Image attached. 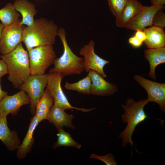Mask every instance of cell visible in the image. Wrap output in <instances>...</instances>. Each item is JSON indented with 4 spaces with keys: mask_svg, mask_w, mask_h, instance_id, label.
<instances>
[{
    "mask_svg": "<svg viewBox=\"0 0 165 165\" xmlns=\"http://www.w3.org/2000/svg\"><path fill=\"white\" fill-rule=\"evenodd\" d=\"M58 29L52 20L44 18L36 19L33 25L25 27L22 41L27 51L37 47L53 45L55 43Z\"/></svg>",
    "mask_w": 165,
    "mask_h": 165,
    "instance_id": "6da1fadb",
    "label": "cell"
},
{
    "mask_svg": "<svg viewBox=\"0 0 165 165\" xmlns=\"http://www.w3.org/2000/svg\"><path fill=\"white\" fill-rule=\"evenodd\" d=\"M0 57L6 64L9 74L8 80L14 88L19 89L31 75L28 51L20 42L13 50Z\"/></svg>",
    "mask_w": 165,
    "mask_h": 165,
    "instance_id": "7a4b0ae2",
    "label": "cell"
},
{
    "mask_svg": "<svg viewBox=\"0 0 165 165\" xmlns=\"http://www.w3.org/2000/svg\"><path fill=\"white\" fill-rule=\"evenodd\" d=\"M147 99L135 101L132 98H129L125 104L121 105L124 112L122 116V120L127 126L119 137L122 139V145L125 147L130 143L133 145L132 136L136 127L148 117L144 110V107L149 102Z\"/></svg>",
    "mask_w": 165,
    "mask_h": 165,
    "instance_id": "3957f363",
    "label": "cell"
},
{
    "mask_svg": "<svg viewBox=\"0 0 165 165\" xmlns=\"http://www.w3.org/2000/svg\"><path fill=\"white\" fill-rule=\"evenodd\" d=\"M57 36L59 37L63 44V52L60 57L55 59L53 64L54 67L50 70L49 73L58 72L64 76L80 74L85 71L83 58L75 54L69 46L64 28L58 29Z\"/></svg>",
    "mask_w": 165,
    "mask_h": 165,
    "instance_id": "277c9868",
    "label": "cell"
},
{
    "mask_svg": "<svg viewBox=\"0 0 165 165\" xmlns=\"http://www.w3.org/2000/svg\"><path fill=\"white\" fill-rule=\"evenodd\" d=\"M31 75H43L53 64L56 55L53 45L37 47L28 51Z\"/></svg>",
    "mask_w": 165,
    "mask_h": 165,
    "instance_id": "5b68a950",
    "label": "cell"
},
{
    "mask_svg": "<svg viewBox=\"0 0 165 165\" xmlns=\"http://www.w3.org/2000/svg\"><path fill=\"white\" fill-rule=\"evenodd\" d=\"M64 76L56 72L47 74L46 88L49 90L53 100L54 104L65 111L75 109L84 112H88L95 109V108H85L72 106L69 102L61 87V82Z\"/></svg>",
    "mask_w": 165,
    "mask_h": 165,
    "instance_id": "8992f818",
    "label": "cell"
},
{
    "mask_svg": "<svg viewBox=\"0 0 165 165\" xmlns=\"http://www.w3.org/2000/svg\"><path fill=\"white\" fill-rule=\"evenodd\" d=\"M47 81V74L31 75L19 88L29 96L30 110L33 115L35 114L36 105L44 93Z\"/></svg>",
    "mask_w": 165,
    "mask_h": 165,
    "instance_id": "52a82bcc",
    "label": "cell"
},
{
    "mask_svg": "<svg viewBox=\"0 0 165 165\" xmlns=\"http://www.w3.org/2000/svg\"><path fill=\"white\" fill-rule=\"evenodd\" d=\"M20 19L4 27L0 39V53L4 55L13 50L22 41L25 27L21 24Z\"/></svg>",
    "mask_w": 165,
    "mask_h": 165,
    "instance_id": "ba28073f",
    "label": "cell"
},
{
    "mask_svg": "<svg viewBox=\"0 0 165 165\" xmlns=\"http://www.w3.org/2000/svg\"><path fill=\"white\" fill-rule=\"evenodd\" d=\"M95 45L94 42L91 40L87 44L80 48L79 53L81 56H83L85 71L88 73L90 70H94L105 78L107 76L103 68L109 62L101 58L95 53Z\"/></svg>",
    "mask_w": 165,
    "mask_h": 165,
    "instance_id": "9c48e42d",
    "label": "cell"
},
{
    "mask_svg": "<svg viewBox=\"0 0 165 165\" xmlns=\"http://www.w3.org/2000/svg\"><path fill=\"white\" fill-rule=\"evenodd\" d=\"M134 79L145 90L149 102L157 103L160 110L165 112V83L151 81L138 75H134Z\"/></svg>",
    "mask_w": 165,
    "mask_h": 165,
    "instance_id": "30bf717a",
    "label": "cell"
},
{
    "mask_svg": "<svg viewBox=\"0 0 165 165\" xmlns=\"http://www.w3.org/2000/svg\"><path fill=\"white\" fill-rule=\"evenodd\" d=\"M163 5L143 6L139 12L127 24L125 28L134 31L143 30L146 27L152 26L153 17L159 10L163 9Z\"/></svg>",
    "mask_w": 165,
    "mask_h": 165,
    "instance_id": "8fae6325",
    "label": "cell"
},
{
    "mask_svg": "<svg viewBox=\"0 0 165 165\" xmlns=\"http://www.w3.org/2000/svg\"><path fill=\"white\" fill-rule=\"evenodd\" d=\"M30 103L29 96L22 90L12 95H7L0 102V118L7 117L9 114L16 115L21 106Z\"/></svg>",
    "mask_w": 165,
    "mask_h": 165,
    "instance_id": "7c38bea8",
    "label": "cell"
},
{
    "mask_svg": "<svg viewBox=\"0 0 165 165\" xmlns=\"http://www.w3.org/2000/svg\"><path fill=\"white\" fill-rule=\"evenodd\" d=\"M88 75L91 80V94L99 96H109L118 92L117 86L105 80L102 76L96 71L90 70Z\"/></svg>",
    "mask_w": 165,
    "mask_h": 165,
    "instance_id": "4fadbf2b",
    "label": "cell"
},
{
    "mask_svg": "<svg viewBox=\"0 0 165 165\" xmlns=\"http://www.w3.org/2000/svg\"><path fill=\"white\" fill-rule=\"evenodd\" d=\"M74 118L73 115L66 113L64 110L53 104L48 113L47 119L50 123L53 124L57 129L63 128L64 127L74 129L75 127L72 123Z\"/></svg>",
    "mask_w": 165,
    "mask_h": 165,
    "instance_id": "5bb4252c",
    "label": "cell"
},
{
    "mask_svg": "<svg viewBox=\"0 0 165 165\" xmlns=\"http://www.w3.org/2000/svg\"><path fill=\"white\" fill-rule=\"evenodd\" d=\"M143 7L138 0H128L120 15L116 17V26L125 28L128 23L139 12Z\"/></svg>",
    "mask_w": 165,
    "mask_h": 165,
    "instance_id": "9a60e30c",
    "label": "cell"
},
{
    "mask_svg": "<svg viewBox=\"0 0 165 165\" xmlns=\"http://www.w3.org/2000/svg\"><path fill=\"white\" fill-rule=\"evenodd\" d=\"M13 5L16 10L19 12L22 16L21 24L31 26L33 24L34 16L37 13L33 4L27 0H15Z\"/></svg>",
    "mask_w": 165,
    "mask_h": 165,
    "instance_id": "2e32d148",
    "label": "cell"
},
{
    "mask_svg": "<svg viewBox=\"0 0 165 165\" xmlns=\"http://www.w3.org/2000/svg\"><path fill=\"white\" fill-rule=\"evenodd\" d=\"M0 140L11 151L17 149L20 145L17 133L11 131L8 126L6 117L0 118Z\"/></svg>",
    "mask_w": 165,
    "mask_h": 165,
    "instance_id": "e0dca14e",
    "label": "cell"
},
{
    "mask_svg": "<svg viewBox=\"0 0 165 165\" xmlns=\"http://www.w3.org/2000/svg\"><path fill=\"white\" fill-rule=\"evenodd\" d=\"M39 123L36 116L34 115L30 120L28 130L23 141L17 149L16 156L19 159L24 158L31 151L34 143V131Z\"/></svg>",
    "mask_w": 165,
    "mask_h": 165,
    "instance_id": "ac0fdd59",
    "label": "cell"
},
{
    "mask_svg": "<svg viewBox=\"0 0 165 165\" xmlns=\"http://www.w3.org/2000/svg\"><path fill=\"white\" fill-rule=\"evenodd\" d=\"M144 57L148 61L150 65V69L148 75L156 80V68L158 65L165 63V47L148 48L145 50L144 51Z\"/></svg>",
    "mask_w": 165,
    "mask_h": 165,
    "instance_id": "d6986e66",
    "label": "cell"
},
{
    "mask_svg": "<svg viewBox=\"0 0 165 165\" xmlns=\"http://www.w3.org/2000/svg\"><path fill=\"white\" fill-rule=\"evenodd\" d=\"M163 29L152 25L143 30L146 36V38L144 42L148 48L165 47V33Z\"/></svg>",
    "mask_w": 165,
    "mask_h": 165,
    "instance_id": "ffe728a7",
    "label": "cell"
},
{
    "mask_svg": "<svg viewBox=\"0 0 165 165\" xmlns=\"http://www.w3.org/2000/svg\"><path fill=\"white\" fill-rule=\"evenodd\" d=\"M54 103L53 100L47 88L38 102L36 107L35 114L40 123L47 119L50 111Z\"/></svg>",
    "mask_w": 165,
    "mask_h": 165,
    "instance_id": "44dd1931",
    "label": "cell"
},
{
    "mask_svg": "<svg viewBox=\"0 0 165 165\" xmlns=\"http://www.w3.org/2000/svg\"><path fill=\"white\" fill-rule=\"evenodd\" d=\"M20 15L15 9L13 4L8 3L0 9V20L5 26L19 20Z\"/></svg>",
    "mask_w": 165,
    "mask_h": 165,
    "instance_id": "7402d4cb",
    "label": "cell"
},
{
    "mask_svg": "<svg viewBox=\"0 0 165 165\" xmlns=\"http://www.w3.org/2000/svg\"><path fill=\"white\" fill-rule=\"evenodd\" d=\"M57 130V140L53 146L54 149L61 146H71L78 149L81 148V145L75 141L69 133L64 131L63 128Z\"/></svg>",
    "mask_w": 165,
    "mask_h": 165,
    "instance_id": "603a6c76",
    "label": "cell"
},
{
    "mask_svg": "<svg viewBox=\"0 0 165 165\" xmlns=\"http://www.w3.org/2000/svg\"><path fill=\"white\" fill-rule=\"evenodd\" d=\"M91 82L89 76L87 75L78 81L73 83H66L65 88L68 90L75 91L84 94H91Z\"/></svg>",
    "mask_w": 165,
    "mask_h": 165,
    "instance_id": "cb8c5ba5",
    "label": "cell"
},
{
    "mask_svg": "<svg viewBox=\"0 0 165 165\" xmlns=\"http://www.w3.org/2000/svg\"><path fill=\"white\" fill-rule=\"evenodd\" d=\"M128 0H107L109 9L116 17L121 13Z\"/></svg>",
    "mask_w": 165,
    "mask_h": 165,
    "instance_id": "d4e9b609",
    "label": "cell"
},
{
    "mask_svg": "<svg viewBox=\"0 0 165 165\" xmlns=\"http://www.w3.org/2000/svg\"><path fill=\"white\" fill-rule=\"evenodd\" d=\"M90 159H95L100 160L107 165H117L114 157L111 153H108L104 156H99L93 153L90 155Z\"/></svg>",
    "mask_w": 165,
    "mask_h": 165,
    "instance_id": "484cf974",
    "label": "cell"
},
{
    "mask_svg": "<svg viewBox=\"0 0 165 165\" xmlns=\"http://www.w3.org/2000/svg\"><path fill=\"white\" fill-rule=\"evenodd\" d=\"M161 9L155 14L152 21V25L163 28L165 26V14Z\"/></svg>",
    "mask_w": 165,
    "mask_h": 165,
    "instance_id": "4316f807",
    "label": "cell"
},
{
    "mask_svg": "<svg viewBox=\"0 0 165 165\" xmlns=\"http://www.w3.org/2000/svg\"><path fill=\"white\" fill-rule=\"evenodd\" d=\"M129 43L135 48H138L142 44L143 42L140 40L134 35L129 38L128 40Z\"/></svg>",
    "mask_w": 165,
    "mask_h": 165,
    "instance_id": "83f0119b",
    "label": "cell"
},
{
    "mask_svg": "<svg viewBox=\"0 0 165 165\" xmlns=\"http://www.w3.org/2000/svg\"><path fill=\"white\" fill-rule=\"evenodd\" d=\"M8 74L7 67L6 63L1 59L0 60V78Z\"/></svg>",
    "mask_w": 165,
    "mask_h": 165,
    "instance_id": "f1b7e54d",
    "label": "cell"
},
{
    "mask_svg": "<svg viewBox=\"0 0 165 165\" xmlns=\"http://www.w3.org/2000/svg\"><path fill=\"white\" fill-rule=\"evenodd\" d=\"M134 35L143 42L146 38V34L143 30L136 31Z\"/></svg>",
    "mask_w": 165,
    "mask_h": 165,
    "instance_id": "f546056e",
    "label": "cell"
},
{
    "mask_svg": "<svg viewBox=\"0 0 165 165\" xmlns=\"http://www.w3.org/2000/svg\"><path fill=\"white\" fill-rule=\"evenodd\" d=\"M1 78H0V102L5 97L8 95V93L7 92L3 91L1 87Z\"/></svg>",
    "mask_w": 165,
    "mask_h": 165,
    "instance_id": "4dcf8cb0",
    "label": "cell"
},
{
    "mask_svg": "<svg viewBox=\"0 0 165 165\" xmlns=\"http://www.w3.org/2000/svg\"><path fill=\"white\" fill-rule=\"evenodd\" d=\"M152 5H163L165 4V0H150Z\"/></svg>",
    "mask_w": 165,
    "mask_h": 165,
    "instance_id": "1f68e13d",
    "label": "cell"
},
{
    "mask_svg": "<svg viewBox=\"0 0 165 165\" xmlns=\"http://www.w3.org/2000/svg\"><path fill=\"white\" fill-rule=\"evenodd\" d=\"M5 26L2 23H0V39L1 35V34Z\"/></svg>",
    "mask_w": 165,
    "mask_h": 165,
    "instance_id": "d6a6232c",
    "label": "cell"
}]
</instances>
